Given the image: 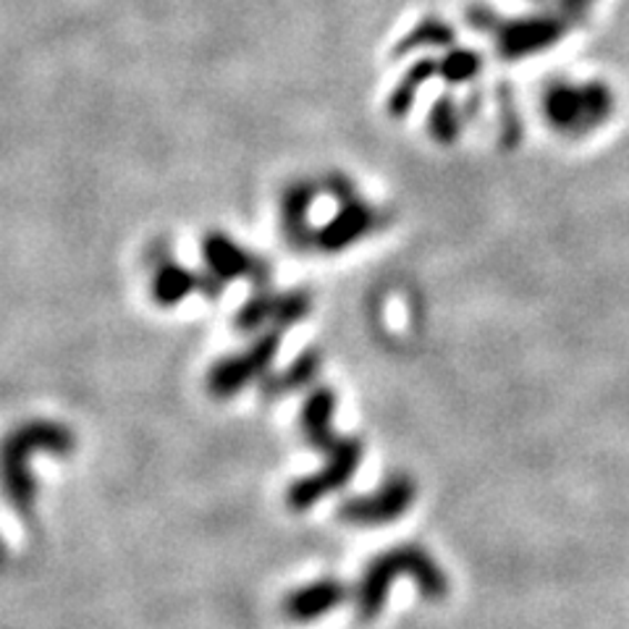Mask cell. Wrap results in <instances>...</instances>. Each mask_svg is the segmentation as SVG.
<instances>
[{"mask_svg":"<svg viewBox=\"0 0 629 629\" xmlns=\"http://www.w3.org/2000/svg\"><path fill=\"white\" fill-rule=\"evenodd\" d=\"M415 480L409 475H392L375 494L342 501L336 517L352 527L388 525L409 509L412 501H415Z\"/></svg>","mask_w":629,"mask_h":629,"instance_id":"obj_4","label":"cell"},{"mask_svg":"<svg viewBox=\"0 0 629 629\" xmlns=\"http://www.w3.org/2000/svg\"><path fill=\"white\" fill-rule=\"evenodd\" d=\"M336 399L331 392H317L305 404L302 412V430L310 444L328 454V465L321 473L300 477L286 490V506L292 511H307L328 496L331 490L344 488L357 473L359 459H363V444L357 438H342L331 430V415H334Z\"/></svg>","mask_w":629,"mask_h":629,"instance_id":"obj_1","label":"cell"},{"mask_svg":"<svg viewBox=\"0 0 629 629\" xmlns=\"http://www.w3.org/2000/svg\"><path fill=\"white\" fill-rule=\"evenodd\" d=\"M475 71V58L473 55H454L452 67H446V74L454 79H465Z\"/></svg>","mask_w":629,"mask_h":629,"instance_id":"obj_6","label":"cell"},{"mask_svg":"<svg viewBox=\"0 0 629 629\" xmlns=\"http://www.w3.org/2000/svg\"><path fill=\"white\" fill-rule=\"evenodd\" d=\"M346 598H349V588L342 580H325L302 585L288 592L281 603V611L288 621H300V625H307V621H315L338 609Z\"/></svg>","mask_w":629,"mask_h":629,"instance_id":"obj_5","label":"cell"},{"mask_svg":"<svg viewBox=\"0 0 629 629\" xmlns=\"http://www.w3.org/2000/svg\"><path fill=\"white\" fill-rule=\"evenodd\" d=\"M396 577H412L425 601H444L448 596L446 572L423 546L404 544L388 548L367 564L354 588V613L363 625L381 617Z\"/></svg>","mask_w":629,"mask_h":629,"instance_id":"obj_2","label":"cell"},{"mask_svg":"<svg viewBox=\"0 0 629 629\" xmlns=\"http://www.w3.org/2000/svg\"><path fill=\"white\" fill-rule=\"evenodd\" d=\"M34 448L50 454H69L74 452V433L55 423H29L6 440V494H9L13 509H17L19 515H29L34 506V480L27 465L29 452H34Z\"/></svg>","mask_w":629,"mask_h":629,"instance_id":"obj_3","label":"cell"}]
</instances>
